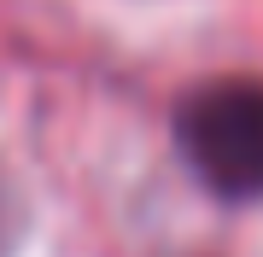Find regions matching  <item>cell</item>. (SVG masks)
<instances>
[{"instance_id":"obj_1","label":"cell","mask_w":263,"mask_h":257,"mask_svg":"<svg viewBox=\"0 0 263 257\" xmlns=\"http://www.w3.org/2000/svg\"><path fill=\"white\" fill-rule=\"evenodd\" d=\"M176 152L216 199H263V82L216 76L176 105Z\"/></svg>"},{"instance_id":"obj_2","label":"cell","mask_w":263,"mask_h":257,"mask_svg":"<svg viewBox=\"0 0 263 257\" xmlns=\"http://www.w3.org/2000/svg\"><path fill=\"white\" fill-rule=\"evenodd\" d=\"M18 222H24V216H18V193H12L6 175H0V257L18 246Z\"/></svg>"}]
</instances>
